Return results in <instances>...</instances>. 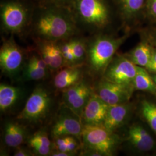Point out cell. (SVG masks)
Masks as SVG:
<instances>
[{"label": "cell", "mask_w": 156, "mask_h": 156, "mask_svg": "<svg viewBox=\"0 0 156 156\" xmlns=\"http://www.w3.org/2000/svg\"><path fill=\"white\" fill-rule=\"evenodd\" d=\"M136 103V116L151 128L156 136V96L140 95Z\"/></svg>", "instance_id": "16"}, {"label": "cell", "mask_w": 156, "mask_h": 156, "mask_svg": "<svg viewBox=\"0 0 156 156\" xmlns=\"http://www.w3.org/2000/svg\"><path fill=\"white\" fill-rule=\"evenodd\" d=\"M109 105L94 93L84 108L81 116L83 126H102Z\"/></svg>", "instance_id": "13"}, {"label": "cell", "mask_w": 156, "mask_h": 156, "mask_svg": "<svg viewBox=\"0 0 156 156\" xmlns=\"http://www.w3.org/2000/svg\"><path fill=\"white\" fill-rule=\"evenodd\" d=\"M24 53L13 38V35L4 39L0 49V67L2 72L12 76L18 73L23 62Z\"/></svg>", "instance_id": "11"}, {"label": "cell", "mask_w": 156, "mask_h": 156, "mask_svg": "<svg viewBox=\"0 0 156 156\" xmlns=\"http://www.w3.org/2000/svg\"><path fill=\"white\" fill-rule=\"evenodd\" d=\"M13 130L15 148H16L24 143L26 138V132L24 128L19 123L16 122H13Z\"/></svg>", "instance_id": "27"}, {"label": "cell", "mask_w": 156, "mask_h": 156, "mask_svg": "<svg viewBox=\"0 0 156 156\" xmlns=\"http://www.w3.org/2000/svg\"><path fill=\"white\" fill-rule=\"evenodd\" d=\"M133 86L134 91H140L156 96V84L149 73L144 67L138 66Z\"/></svg>", "instance_id": "20"}, {"label": "cell", "mask_w": 156, "mask_h": 156, "mask_svg": "<svg viewBox=\"0 0 156 156\" xmlns=\"http://www.w3.org/2000/svg\"><path fill=\"white\" fill-rule=\"evenodd\" d=\"M28 144L35 154L38 156H50L53 145L44 130H39L35 133L29 138Z\"/></svg>", "instance_id": "19"}, {"label": "cell", "mask_w": 156, "mask_h": 156, "mask_svg": "<svg viewBox=\"0 0 156 156\" xmlns=\"http://www.w3.org/2000/svg\"><path fill=\"white\" fill-rule=\"evenodd\" d=\"M37 52L46 63L49 69L58 70L65 65L64 59L58 42L37 39Z\"/></svg>", "instance_id": "15"}, {"label": "cell", "mask_w": 156, "mask_h": 156, "mask_svg": "<svg viewBox=\"0 0 156 156\" xmlns=\"http://www.w3.org/2000/svg\"><path fill=\"white\" fill-rule=\"evenodd\" d=\"M138 66L125 54H116L101 78L115 83L133 86Z\"/></svg>", "instance_id": "8"}, {"label": "cell", "mask_w": 156, "mask_h": 156, "mask_svg": "<svg viewBox=\"0 0 156 156\" xmlns=\"http://www.w3.org/2000/svg\"><path fill=\"white\" fill-rule=\"evenodd\" d=\"M73 55L76 65H81L86 58L87 42L79 38H72Z\"/></svg>", "instance_id": "23"}, {"label": "cell", "mask_w": 156, "mask_h": 156, "mask_svg": "<svg viewBox=\"0 0 156 156\" xmlns=\"http://www.w3.org/2000/svg\"><path fill=\"white\" fill-rule=\"evenodd\" d=\"M151 77L153 78L154 82H155V83L156 84V73H151Z\"/></svg>", "instance_id": "34"}, {"label": "cell", "mask_w": 156, "mask_h": 156, "mask_svg": "<svg viewBox=\"0 0 156 156\" xmlns=\"http://www.w3.org/2000/svg\"><path fill=\"white\" fill-rule=\"evenodd\" d=\"M152 54L151 61L148 66L145 68L151 73H156V48L152 46Z\"/></svg>", "instance_id": "30"}, {"label": "cell", "mask_w": 156, "mask_h": 156, "mask_svg": "<svg viewBox=\"0 0 156 156\" xmlns=\"http://www.w3.org/2000/svg\"><path fill=\"white\" fill-rule=\"evenodd\" d=\"M33 14L20 0H6L0 5L2 28L6 33L20 34L31 23Z\"/></svg>", "instance_id": "5"}, {"label": "cell", "mask_w": 156, "mask_h": 156, "mask_svg": "<svg viewBox=\"0 0 156 156\" xmlns=\"http://www.w3.org/2000/svg\"><path fill=\"white\" fill-rule=\"evenodd\" d=\"M71 10L76 22L100 30L108 25L110 12L104 0H73Z\"/></svg>", "instance_id": "4"}, {"label": "cell", "mask_w": 156, "mask_h": 156, "mask_svg": "<svg viewBox=\"0 0 156 156\" xmlns=\"http://www.w3.org/2000/svg\"><path fill=\"white\" fill-rule=\"evenodd\" d=\"M142 39H145L151 45L156 48V28L145 31L142 33Z\"/></svg>", "instance_id": "29"}, {"label": "cell", "mask_w": 156, "mask_h": 156, "mask_svg": "<svg viewBox=\"0 0 156 156\" xmlns=\"http://www.w3.org/2000/svg\"><path fill=\"white\" fill-rule=\"evenodd\" d=\"M4 142L7 146L15 148L13 122H9L5 124L4 129Z\"/></svg>", "instance_id": "26"}, {"label": "cell", "mask_w": 156, "mask_h": 156, "mask_svg": "<svg viewBox=\"0 0 156 156\" xmlns=\"http://www.w3.org/2000/svg\"><path fill=\"white\" fill-rule=\"evenodd\" d=\"M58 44L64 59L65 65L67 66L76 65L73 52L72 38L59 42Z\"/></svg>", "instance_id": "24"}, {"label": "cell", "mask_w": 156, "mask_h": 156, "mask_svg": "<svg viewBox=\"0 0 156 156\" xmlns=\"http://www.w3.org/2000/svg\"><path fill=\"white\" fill-rule=\"evenodd\" d=\"M39 6H56L71 9L73 0H38Z\"/></svg>", "instance_id": "28"}, {"label": "cell", "mask_w": 156, "mask_h": 156, "mask_svg": "<svg viewBox=\"0 0 156 156\" xmlns=\"http://www.w3.org/2000/svg\"><path fill=\"white\" fill-rule=\"evenodd\" d=\"M95 93L109 105H114L130 101L134 94L132 86L113 83L101 78Z\"/></svg>", "instance_id": "10"}, {"label": "cell", "mask_w": 156, "mask_h": 156, "mask_svg": "<svg viewBox=\"0 0 156 156\" xmlns=\"http://www.w3.org/2000/svg\"><path fill=\"white\" fill-rule=\"evenodd\" d=\"M47 71L38 68L27 62L24 70L23 77L25 80H39L46 76Z\"/></svg>", "instance_id": "25"}, {"label": "cell", "mask_w": 156, "mask_h": 156, "mask_svg": "<svg viewBox=\"0 0 156 156\" xmlns=\"http://www.w3.org/2000/svg\"><path fill=\"white\" fill-rule=\"evenodd\" d=\"M51 100L48 91L42 87L34 90L17 119L29 123H38L48 115Z\"/></svg>", "instance_id": "7"}, {"label": "cell", "mask_w": 156, "mask_h": 156, "mask_svg": "<svg viewBox=\"0 0 156 156\" xmlns=\"http://www.w3.org/2000/svg\"><path fill=\"white\" fill-rule=\"evenodd\" d=\"M76 23L70 8L40 6L30 24L37 39L59 42L72 38L77 31Z\"/></svg>", "instance_id": "1"}, {"label": "cell", "mask_w": 156, "mask_h": 156, "mask_svg": "<svg viewBox=\"0 0 156 156\" xmlns=\"http://www.w3.org/2000/svg\"><path fill=\"white\" fill-rule=\"evenodd\" d=\"M136 108L135 102L131 101L109 105L104 126L112 132L116 133L130 123L136 115Z\"/></svg>", "instance_id": "12"}, {"label": "cell", "mask_w": 156, "mask_h": 156, "mask_svg": "<svg viewBox=\"0 0 156 156\" xmlns=\"http://www.w3.org/2000/svg\"><path fill=\"white\" fill-rule=\"evenodd\" d=\"M82 65L67 66L58 72L53 80L56 89L64 90L80 82L83 79Z\"/></svg>", "instance_id": "17"}, {"label": "cell", "mask_w": 156, "mask_h": 156, "mask_svg": "<svg viewBox=\"0 0 156 156\" xmlns=\"http://www.w3.org/2000/svg\"><path fill=\"white\" fill-rule=\"evenodd\" d=\"M83 125L81 120L73 112L62 115L56 120L51 129L53 138L63 136H73L82 138Z\"/></svg>", "instance_id": "14"}, {"label": "cell", "mask_w": 156, "mask_h": 156, "mask_svg": "<svg viewBox=\"0 0 156 156\" xmlns=\"http://www.w3.org/2000/svg\"><path fill=\"white\" fill-rule=\"evenodd\" d=\"M137 118L134 122L128 124L126 136L123 140L137 155H156V135L146 123Z\"/></svg>", "instance_id": "6"}, {"label": "cell", "mask_w": 156, "mask_h": 156, "mask_svg": "<svg viewBox=\"0 0 156 156\" xmlns=\"http://www.w3.org/2000/svg\"><path fill=\"white\" fill-rule=\"evenodd\" d=\"M116 2L123 19L128 22L137 16L145 0H116Z\"/></svg>", "instance_id": "22"}, {"label": "cell", "mask_w": 156, "mask_h": 156, "mask_svg": "<svg viewBox=\"0 0 156 156\" xmlns=\"http://www.w3.org/2000/svg\"><path fill=\"white\" fill-rule=\"evenodd\" d=\"M82 140L87 156H115L123 139L102 126H83Z\"/></svg>", "instance_id": "3"}, {"label": "cell", "mask_w": 156, "mask_h": 156, "mask_svg": "<svg viewBox=\"0 0 156 156\" xmlns=\"http://www.w3.org/2000/svg\"><path fill=\"white\" fill-rule=\"evenodd\" d=\"M94 90L83 79L73 86L62 90V99L67 108L80 120L84 108Z\"/></svg>", "instance_id": "9"}, {"label": "cell", "mask_w": 156, "mask_h": 156, "mask_svg": "<svg viewBox=\"0 0 156 156\" xmlns=\"http://www.w3.org/2000/svg\"><path fill=\"white\" fill-rule=\"evenodd\" d=\"M22 94L21 89L6 84L0 85V109L1 112H6L19 100Z\"/></svg>", "instance_id": "21"}, {"label": "cell", "mask_w": 156, "mask_h": 156, "mask_svg": "<svg viewBox=\"0 0 156 156\" xmlns=\"http://www.w3.org/2000/svg\"><path fill=\"white\" fill-rule=\"evenodd\" d=\"M151 45L145 39H142L140 42L125 55L136 66L146 68L151 61Z\"/></svg>", "instance_id": "18"}, {"label": "cell", "mask_w": 156, "mask_h": 156, "mask_svg": "<svg viewBox=\"0 0 156 156\" xmlns=\"http://www.w3.org/2000/svg\"><path fill=\"white\" fill-rule=\"evenodd\" d=\"M73 153L62 151H52L50 154V156H74Z\"/></svg>", "instance_id": "33"}, {"label": "cell", "mask_w": 156, "mask_h": 156, "mask_svg": "<svg viewBox=\"0 0 156 156\" xmlns=\"http://www.w3.org/2000/svg\"><path fill=\"white\" fill-rule=\"evenodd\" d=\"M128 34L121 37L98 34L87 42L86 58L91 74L101 78L119 48L128 38Z\"/></svg>", "instance_id": "2"}, {"label": "cell", "mask_w": 156, "mask_h": 156, "mask_svg": "<svg viewBox=\"0 0 156 156\" xmlns=\"http://www.w3.org/2000/svg\"><path fill=\"white\" fill-rule=\"evenodd\" d=\"M13 156H33L31 151L25 149L24 147H21L20 146L17 147L13 153Z\"/></svg>", "instance_id": "31"}, {"label": "cell", "mask_w": 156, "mask_h": 156, "mask_svg": "<svg viewBox=\"0 0 156 156\" xmlns=\"http://www.w3.org/2000/svg\"><path fill=\"white\" fill-rule=\"evenodd\" d=\"M147 9L151 16L156 19V0H148Z\"/></svg>", "instance_id": "32"}]
</instances>
